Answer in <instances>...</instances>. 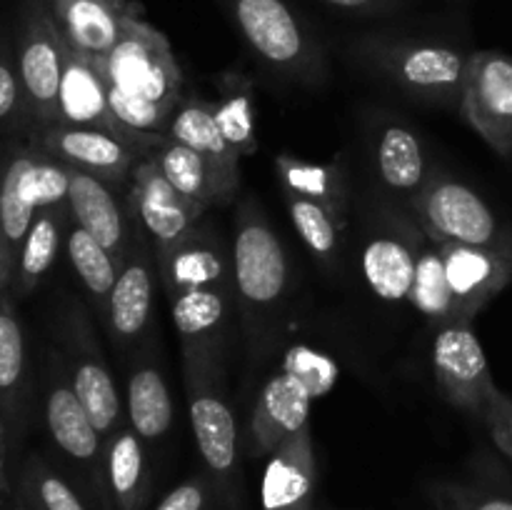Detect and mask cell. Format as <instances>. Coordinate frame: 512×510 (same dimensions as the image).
Returning a JSON list of instances; mask_svg holds the SVG:
<instances>
[{"label": "cell", "mask_w": 512, "mask_h": 510, "mask_svg": "<svg viewBox=\"0 0 512 510\" xmlns=\"http://www.w3.org/2000/svg\"><path fill=\"white\" fill-rule=\"evenodd\" d=\"M28 135L53 160L95 175L113 188L128 185L135 165L155 150L108 130L73 128V125H45V128L28 130Z\"/></svg>", "instance_id": "obj_10"}, {"label": "cell", "mask_w": 512, "mask_h": 510, "mask_svg": "<svg viewBox=\"0 0 512 510\" xmlns=\"http://www.w3.org/2000/svg\"><path fill=\"white\" fill-rule=\"evenodd\" d=\"M0 293H5V285H3V278H0Z\"/></svg>", "instance_id": "obj_45"}, {"label": "cell", "mask_w": 512, "mask_h": 510, "mask_svg": "<svg viewBox=\"0 0 512 510\" xmlns=\"http://www.w3.org/2000/svg\"><path fill=\"white\" fill-rule=\"evenodd\" d=\"M8 463V435H5V423L0 418V465Z\"/></svg>", "instance_id": "obj_43"}, {"label": "cell", "mask_w": 512, "mask_h": 510, "mask_svg": "<svg viewBox=\"0 0 512 510\" xmlns=\"http://www.w3.org/2000/svg\"><path fill=\"white\" fill-rule=\"evenodd\" d=\"M138 10L133 0H53L55 23L65 43L93 60H103L115 48L130 15Z\"/></svg>", "instance_id": "obj_23"}, {"label": "cell", "mask_w": 512, "mask_h": 510, "mask_svg": "<svg viewBox=\"0 0 512 510\" xmlns=\"http://www.w3.org/2000/svg\"><path fill=\"white\" fill-rule=\"evenodd\" d=\"M408 303L430 325H435V330L448 323H458V310H455L453 290H450L448 275H445L440 243L430 240L423 230H420L418 265H415V280Z\"/></svg>", "instance_id": "obj_32"}, {"label": "cell", "mask_w": 512, "mask_h": 510, "mask_svg": "<svg viewBox=\"0 0 512 510\" xmlns=\"http://www.w3.org/2000/svg\"><path fill=\"white\" fill-rule=\"evenodd\" d=\"M63 343H65V370H68L70 385L83 403L85 413L90 415L98 428L100 438L108 440L120 425L125 423V405L118 393L113 375L105 365L103 353L95 343L93 325L88 323L80 308H70L63 315Z\"/></svg>", "instance_id": "obj_11"}, {"label": "cell", "mask_w": 512, "mask_h": 510, "mask_svg": "<svg viewBox=\"0 0 512 510\" xmlns=\"http://www.w3.org/2000/svg\"><path fill=\"white\" fill-rule=\"evenodd\" d=\"M28 130V105L15 65V50L0 43V138L23 135Z\"/></svg>", "instance_id": "obj_38"}, {"label": "cell", "mask_w": 512, "mask_h": 510, "mask_svg": "<svg viewBox=\"0 0 512 510\" xmlns=\"http://www.w3.org/2000/svg\"><path fill=\"white\" fill-rule=\"evenodd\" d=\"M288 210L300 240L308 245L315 258L330 260L338 253L345 223H340L328 208L308 198H300V195H288Z\"/></svg>", "instance_id": "obj_37"}, {"label": "cell", "mask_w": 512, "mask_h": 510, "mask_svg": "<svg viewBox=\"0 0 512 510\" xmlns=\"http://www.w3.org/2000/svg\"><path fill=\"white\" fill-rule=\"evenodd\" d=\"M233 280L235 298L245 315V328L253 343L265 335L283 308L290 290V258L283 240L270 228L268 218L255 200H245L235 218L233 233Z\"/></svg>", "instance_id": "obj_3"}, {"label": "cell", "mask_w": 512, "mask_h": 510, "mask_svg": "<svg viewBox=\"0 0 512 510\" xmlns=\"http://www.w3.org/2000/svg\"><path fill=\"white\" fill-rule=\"evenodd\" d=\"M420 230L408 233H375L365 243L360 268L375 298L385 303H405L410 298L418 265Z\"/></svg>", "instance_id": "obj_24"}, {"label": "cell", "mask_w": 512, "mask_h": 510, "mask_svg": "<svg viewBox=\"0 0 512 510\" xmlns=\"http://www.w3.org/2000/svg\"><path fill=\"white\" fill-rule=\"evenodd\" d=\"M235 28L270 68L308 78L320 68V48L285 0H218Z\"/></svg>", "instance_id": "obj_8"}, {"label": "cell", "mask_w": 512, "mask_h": 510, "mask_svg": "<svg viewBox=\"0 0 512 510\" xmlns=\"http://www.w3.org/2000/svg\"><path fill=\"white\" fill-rule=\"evenodd\" d=\"M15 65L28 105L30 130L58 123V93L65 65L63 33L53 0H23L15 23Z\"/></svg>", "instance_id": "obj_6"}, {"label": "cell", "mask_w": 512, "mask_h": 510, "mask_svg": "<svg viewBox=\"0 0 512 510\" xmlns=\"http://www.w3.org/2000/svg\"><path fill=\"white\" fill-rule=\"evenodd\" d=\"M183 370L200 458L215 483L230 485L238 463V425L220 390L218 363H183Z\"/></svg>", "instance_id": "obj_9"}, {"label": "cell", "mask_w": 512, "mask_h": 510, "mask_svg": "<svg viewBox=\"0 0 512 510\" xmlns=\"http://www.w3.org/2000/svg\"><path fill=\"white\" fill-rule=\"evenodd\" d=\"M25 333L10 293H0V418L15 430L25 403Z\"/></svg>", "instance_id": "obj_30"}, {"label": "cell", "mask_w": 512, "mask_h": 510, "mask_svg": "<svg viewBox=\"0 0 512 510\" xmlns=\"http://www.w3.org/2000/svg\"><path fill=\"white\" fill-rule=\"evenodd\" d=\"M125 418L145 443L160 440L173 425V398L160 368L150 360L130 370L128 390H125Z\"/></svg>", "instance_id": "obj_29"}, {"label": "cell", "mask_w": 512, "mask_h": 510, "mask_svg": "<svg viewBox=\"0 0 512 510\" xmlns=\"http://www.w3.org/2000/svg\"><path fill=\"white\" fill-rule=\"evenodd\" d=\"M215 120L238 158L258 150V115H255L253 83L243 73H225L220 78V98L215 100Z\"/></svg>", "instance_id": "obj_33"}, {"label": "cell", "mask_w": 512, "mask_h": 510, "mask_svg": "<svg viewBox=\"0 0 512 510\" xmlns=\"http://www.w3.org/2000/svg\"><path fill=\"white\" fill-rule=\"evenodd\" d=\"M153 158L158 168L163 170L165 178L173 183V188H178V193L198 203L203 210L230 203L238 193V190L225 183L223 175L203 155H198L193 148L178 143V140L165 138L153 150Z\"/></svg>", "instance_id": "obj_28"}, {"label": "cell", "mask_w": 512, "mask_h": 510, "mask_svg": "<svg viewBox=\"0 0 512 510\" xmlns=\"http://www.w3.org/2000/svg\"><path fill=\"white\" fill-rule=\"evenodd\" d=\"M318 460L310 423L268 455L260 485L263 510H315Z\"/></svg>", "instance_id": "obj_21"}, {"label": "cell", "mask_w": 512, "mask_h": 510, "mask_svg": "<svg viewBox=\"0 0 512 510\" xmlns=\"http://www.w3.org/2000/svg\"><path fill=\"white\" fill-rule=\"evenodd\" d=\"M430 500L438 510H512V498L460 483L430 485Z\"/></svg>", "instance_id": "obj_39"}, {"label": "cell", "mask_w": 512, "mask_h": 510, "mask_svg": "<svg viewBox=\"0 0 512 510\" xmlns=\"http://www.w3.org/2000/svg\"><path fill=\"white\" fill-rule=\"evenodd\" d=\"M170 140L188 145L195 153L203 155L230 188L238 190L240 185V158L225 143L223 133L215 120V105L203 98H183L170 118L168 130Z\"/></svg>", "instance_id": "obj_26"}, {"label": "cell", "mask_w": 512, "mask_h": 510, "mask_svg": "<svg viewBox=\"0 0 512 510\" xmlns=\"http://www.w3.org/2000/svg\"><path fill=\"white\" fill-rule=\"evenodd\" d=\"M378 173L390 190L420 193L428 183V163L418 135L403 125H388L378 140Z\"/></svg>", "instance_id": "obj_34"}, {"label": "cell", "mask_w": 512, "mask_h": 510, "mask_svg": "<svg viewBox=\"0 0 512 510\" xmlns=\"http://www.w3.org/2000/svg\"><path fill=\"white\" fill-rule=\"evenodd\" d=\"M103 480L115 510H143L148 495V460L145 440L125 420L103 448Z\"/></svg>", "instance_id": "obj_27"}, {"label": "cell", "mask_w": 512, "mask_h": 510, "mask_svg": "<svg viewBox=\"0 0 512 510\" xmlns=\"http://www.w3.org/2000/svg\"><path fill=\"white\" fill-rule=\"evenodd\" d=\"M68 228V200L45 205V208L38 210L23 245H20L18 260H15L8 290H5V293H10V298H28L43 283V278L50 273V268L58 260L60 250H63L65 238H68Z\"/></svg>", "instance_id": "obj_25"}, {"label": "cell", "mask_w": 512, "mask_h": 510, "mask_svg": "<svg viewBox=\"0 0 512 510\" xmlns=\"http://www.w3.org/2000/svg\"><path fill=\"white\" fill-rule=\"evenodd\" d=\"M275 170H278L285 195L313 200L328 208L340 223H348V190H345L343 168L338 163L315 165L283 153L275 160Z\"/></svg>", "instance_id": "obj_31"}, {"label": "cell", "mask_w": 512, "mask_h": 510, "mask_svg": "<svg viewBox=\"0 0 512 510\" xmlns=\"http://www.w3.org/2000/svg\"><path fill=\"white\" fill-rule=\"evenodd\" d=\"M63 200H68V165L45 155L28 133L0 138V278L5 290L38 210Z\"/></svg>", "instance_id": "obj_2"}, {"label": "cell", "mask_w": 512, "mask_h": 510, "mask_svg": "<svg viewBox=\"0 0 512 510\" xmlns=\"http://www.w3.org/2000/svg\"><path fill=\"white\" fill-rule=\"evenodd\" d=\"M210 490V480L205 475H195L175 485L155 510H208Z\"/></svg>", "instance_id": "obj_41"}, {"label": "cell", "mask_w": 512, "mask_h": 510, "mask_svg": "<svg viewBox=\"0 0 512 510\" xmlns=\"http://www.w3.org/2000/svg\"><path fill=\"white\" fill-rule=\"evenodd\" d=\"M445 275L458 310V323H473L475 315L512 283V253L480 245L440 243Z\"/></svg>", "instance_id": "obj_18"}, {"label": "cell", "mask_w": 512, "mask_h": 510, "mask_svg": "<svg viewBox=\"0 0 512 510\" xmlns=\"http://www.w3.org/2000/svg\"><path fill=\"white\" fill-rule=\"evenodd\" d=\"M170 313L183 345V363H218L220 343L230 320L233 288H203L173 295Z\"/></svg>", "instance_id": "obj_22"}, {"label": "cell", "mask_w": 512, "mask_h": 510, "mask_svg": "<svg viewBox=\"0 0 512 510\" xmlns=\"http://www.w3.org/2000/svg\"><path fill=\"white\" fill-rule=\"evenodd\" d=\"M155 270L158 263H155L153 243L138 233L128 258L120 263V275L103 310L108 335L120 348H130L148 333L153 320Z\"/></svg>", "instance_id": "obj_16"}, {"label": "cell", "mask_w": 512, "mask_h": 510, "mask_svg": "<svg viewBox=\"0 0 512 510\" xmlns=\"http://www.w3.org/2000/svg\"><path fill=\"white\" fill-rule=\"evenodd\" d=\"M323 3L360 15H390L405 8V0H323Z\"/></svg>", "instance_id": "obj_42"}, {"label": "cell", "mask_w": 512, "mask_h": 510, "mask_svg": "<svg viewBox=\"0 0 512 510\" xmlns=\"http://www.w3.org/2000/svg\"><path fill=\"white\" fill-rule=\"evenodd\" d=\"M338 383V365L320 350L295 345L283 368L263 385L250 415V455H270L283 440L308 425L310 405Z\"/></svg>", "instance_id": "obj_4"}, {"label": "cell", "mask_w": 512, "mask_h": 510, "mask_svg": "<svg viewBox=\"0 0 512 510\" xmlns=\"http://www.w3.org/2000/svg\"><path fill=\"white\" fill-rule=\"evenodd\" d=\"M418 228L435 243L480 245L512 253V235L470 185L453 178H430L413 200Z\"/></svg>", "instance_id": "obj_7"}, {"label": "cell", "mask_w": 512, "mask_h": 510, "mask_svg": "<svg viewBox=\"0 0 512 510\" xmlns=\"http://www.w3.org/2000/svg\"><path fill=\"white\" fill-rule=\"evenodd\" d=\"M355 53L413 98L443 105H460L463 100L470 63V53L465 50L425 40L368 35L355 43Z\"/></svg>", "instance_id": "obj_5"}, {"label": "cell", "mask_w": 512, "mask_h": 510, "mask_svg": "<svg viewBox=\"0 0 512 510\" xmlns=\"http://www.w3.org/2000/svg\"><path fill=\"white\" fill-rule=\"evenodd\" d=\"M55 125L108 130V133L120 135V138L138 140V143L150 145V148H158L168 138V135H145L125 130L115 120V115L110 113L108 85H105L98 63L93 58H88V55L75 53L70 45L65 50L63 78H60L58 93V123Z\"/></svg>", "instance_id": "obj_17"}, {"label": "cell", "mask_w": 512, "mask_h": 510, "mask_svg": "<svg viewBox=\"0 0 512 510\" xmlns=\"http://www.w3.org/2000/svg\"><path fill=\"white\" fill-rule=\"evenodd\" d=\"M68 210L70 220L93 235L118 263L128 258L135 245V223L113 185L83 170L68 168Z\"/></svg>", "instance_id": "obj_19"}, {"label": "cell", "mask_w": 512, "mask_h": 510, "mask_svg": "<svg viewBox=\"0 0 512 510\" xmlns=\"http://www.w3.org/2000/svg\"><path fill=\"white\" fill-rule=\"evenodd\" d=\"M160 283L168 298L188 290L233 288V253L225 240L200 220L178 243L155 253Z\"/></svg>", "instance_id": "obj_15"}, {"label": "cell", "mask_w": 512, "mask_h": 510, "mask_svg": "<svg viewBox=\"0 0 512 510\" xmlns=\"http://www.w3.org/2000/svg\"><path fill=\"white\" fill-rule=\"evenodd\" d=\"M483 423L488 425V433L493 443L512 460V398L503 390H495L485 408Z\"/></svg>", "instance_id": "obj_40"}, {"label": "cell", "mask_w": 512, "mask_h": 510, "mask_svg": "<svg viewBox=\"0 0 512 510\" xmlns=\"http://www.w3.org/2000/svg\"><path fill=\"white\" fill-rule=\"evenodd\" d=\"M65 253H68L70 265H73L75 275L80 278L83 288L88 290L93 305L103 315L110 290H113L115 280L120 275V263L93 235L85 233L73 220H70L68 238H65Z\"/></svg>", "instance_id": "obj_35"}, {"label": "cell", "mask_w": 512, "mask_h": 510, "mask_svg": "<svg viewBox=\"0 0 512 510\" xmlns=\"http://www.w3.org/2000/svg\"><path fill=\"white\" fill-rule=\"evenodd\" d=\"M20 505L28 510H88L68 480L40 458H30L20 473Z\"/></svg>", "instance_id": "obj_36"}, {"label": "cell", "mask_w": 512, "mask_h": 510, "mask_svg": "<svg viewBox=\"0 0 512 510\" xmlns=\"http://www.w3.org/2000/svg\"><path fill=\"white\" fill-rule=\"evenodd\" d=\"M435 383L450 405L483 420L490 395L498 390L473 323H448L435 330Z\"/></svg>", "instance_id": "obj_12"}, {"label": "cell", "mask_w": 512, "mask_h": 510, "mask_svg": "<svg viewBox=\"0 0 512 510\" xmlns=\"http://www.w3.org/2000/svg\"><path fill=\"white\" fill-rule=\"evenodd\" d=\"M125 205L140 233L153 243L155 253L178 243L205 215L198 203L173 188V183L155 163L153 153H148L135 165L128 180Z\"/></svg>", "instance_id": "obj_14"}, {"label": "cell", "mask_w": 512, "mask_h": 510, "mask_svg": "<svg viewBox=\"0 0 512 510\" xmlns=\"http://www.w3.org/2000/svg\"><path fill=\"white\" fill-rule=\"evenodd\" d=\"M460 113L498 155H512V55L503 50L470 53Z\"/></svg>", "instance_id": "obj_13"}, {"label": "cell", "mask_w": 512, "mask_h": 510, "mask_svg": "<svg viewBox=\"0 0 512 510\" xmlns=\"http://www.w3.org/2000/svg\"><path fill=\"white\" fill-rule=\"evenodd\" d=\"M45 423H48L53 443L70 460L85 465L98 473V478H103L105 440L100 438L98 428L75 395L63 360L58 363L53 360L45 378Z\"/></svg>", "instance_id": "obj_20"}, {"label": "cell", "mask_w": 512, "mask_h": 510, "mask_svg": "<svg viewBox=\"0 0 512 510\" xmlns=\"http://www.w3.org/2000/svg\"><path fill=\"white\" fill-rule=\"evenodd\" d=\"M108 85V105L130 133L165 135L183 100V73L168 38L138 13L103 60H95Z\"/></svg>", "instance_id": "obj_1"}, {"label": "cell", "mask_w": 512, "mask_h": 510, "mask_svg": "<svg viewBox=\"0 0 512 510\" xmlns=\"http://www.w3.org/2000/svg\"><path fill=\"white\" fill-rule=\"evenodd\" d=\"M5 488H8V480H5V465H0V505H3Z\"/></svg>", "instance_id": "obj_44"}]
</instances>
